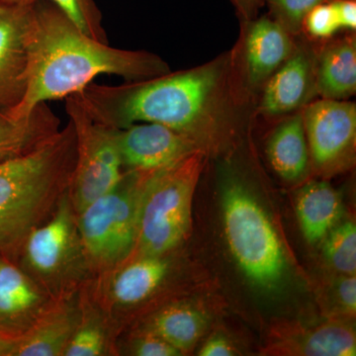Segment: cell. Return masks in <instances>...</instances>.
Masks as SVG:
<instances>
[{
    "label": "cell",
    "mask_w": 356,
    "mask_h": 356,
    "mask_svg": "<svg viewBox=\"0 0 356 356\" xmlns=\"http://www.w3.org/2000/svg\"><path fill=\"white\" fill-rule=\"evenodd\" d=\"M19 254L25 273L53 298L92 280L67 192L50 218L30 232Z\"/></svg>",
    "instance_id": "obj_7"
},
{
    "label": "cell",
    "mask_w": 356,
    "mask_h": 356,
    "mask_svg": "<svg viewBox=\"0 0 356 356\" xmlns=\"http://www.w3.org/2000/svg\"><path fill=\"white\" fill-rule=\"evenodd\" d=\"M35 0H0V113L17 107L30 76Z\"/></svg>",
    "instance_id": "obj_11"
},
{
    "label": "cell",
    "mask_w": 356,
    "mask_h": 356,
    "mask_svg": "<svg viewBox=\"0 0 356 356\" xmlns=\"http://www.w3.org/2000/svg\"><path fill=\"white\" fill-rule=\"evenodd\" d=\"M60 121L47 103L23 117L0 113V161L31 153L60 131Z\"/></svg>",
    "instance_id": "obj_18"
},
{
    "label": "cell",
    "mask_w": 356,
    "mask_h": 356,
    "mask_svg": "<svg viewBox=\"0 0 356 356\" xmlns=\"http://www.w3.org/2000/svg\"><path fill=\"white\" fill-rule=\"evenodd\" d=\"M76 159L69 121L31 153L0 161V254H19L30 232L53 214L69 191Z\"/></svg>",
    "instance_id": "obj_3"
},
{
    "label": "cell",
    "mask_w": 356,
    "mask_h": 356,
    "mask_svg": "<svg viewBox=\"0 0 356 356\" xmlns=\"http://www.w3.org/2000/svg\"><path fill=\"white\" fill-rule=\"evenodd\" d=\"M149 172L124 170L111 191L77 213V229L93 278L116 268L135 252L140 197Z\"/></svg>",
    "instance_id": "obj_6"
},
{
    "label": "cell",
    "mask_w": 356,
    "mask_h": 356,
    "mask_svg": "<svg viewBox=\"0 0 356 356\" xmlns=\"http://www.w3.org/2000/svg\"><path fill=\"white\" fill-rule=\"evenodd\" d=\"M81 288L51 299L31 329L19 337L13 356H64L81 317Z\"/></svg>",
    "instance_id": "obj_16"
},
{
    "label": "cell",
    "mask_w": 356,
    "mask_h": 356,
    "mask_svg": "<svg viewBox=\"0 0 356 356\" xmlns=\"http://www.w3.org/2000/svg\"><path fill=\"white\" fill-rule=\"evenodd\" d=\"M241 41L231 53L232 69L245 100L259 95L264 84L291 55L292 36L270 16L242 22Z\"/></svg>",
    "instance_id": "obj_10"
},
{
    "label": "cell",
    "mask_w": 356,
    "mask_h": 356,
    "mask_svg": "<svg viewBox=\"0 0 356 356\" xmlns=\"http://www.w3.org/2000/svg\"><path fill=\"white\" fill-rule=\"evenodd\" d=\"M236 355V350L226 337L213 336L204 343L199 350L201 356H232Z\"/></svg>",
    "instance_id": "obj_30"
},
{
    "label": "cell",
    "mask_w": 356,
    "mask_h": 356,
    "mask_svg": "<svg viewBox=\"0 0 356 356\" xmlns=\"http://www.w3.org/2000/svg\"><path fill=\"white\" fill-rule=\"evenodd\" d=\"M221 191L225 236L236 264L257 289H280L286 277L287 261L270 218L233 168L222 173Z\"/></svg>",
    "instance_id": "obj_4"
},
{
    "label": "cell",
    "mask_w": 356,
    "mask_h": 356,
    "mask_svg": "<svg viewBox=\"0 0 356 356\" xmlns=\"http://www.w3.org/2000/svg\"><path fill=\"white\" fill-rule=\"evenodd\" d=\"M65 111L76 133V159L69 186L76 214L118 184L124 173L117 129L95 120L76 95L67 96Z\"/></svg>",
    "instance_id": "obj_8"
},
{
    "label": "cell",
    "mask_w": 356,
    "mask_h": 356,
    "mask_svg": "<svg viewBox=\"0 0 356 356\" xmlns=\"http://www.w3.org/2000/svg\"><path fill=\"white\" fill-rule=\"evenodd\" d=\"M117 143L124 170L138 172L163 170L203 151L182 134L156 123L117 129Z\"/></svg>",
    "instance_id": "obj_13"
},
{
    "label": "cell",
    "mask_w": 356,
    "mask_h": 356,
    "mask_svg": "<svg viewBox=\"0 0 356 356\" xmlns=\"http://www.w3.org/2000/svg\"><path fill=\"white\" fill-rule=\"evenodd\" d=\"M267 159L280 177L296 182L308 175L311 166L303 115L301 111L285 116L269 137Z\"/></svg>",
    "instance_id": "obj_20"
},
{
    "label": "cell",
    "mask_w": 356,
    "mask_h": 356,
    "mask_svg": "<svg viewBox=\"0 0 356 356\" xmlns=\"http://www.w3.org/2000/svg\"><path fill=\"white\" fill-rule=\"evenodd\" d=\"M51 299L22 267L0 257V332L23 336Z\"/></svg>",
    "instance_id": "obj_15"
},
{
    "label": "cell",
    "mask_w": 356,
    "mask_h": 356,
    "mask_svg": "<svg viewBox=\"0 0 356 356\" xmlns=\"http://www.w3.org/2000/svg\"><path fill=\"white\" fill-rule=\"evenodd\" d=\"M207 325L205 315L186 303L161 307L138 329L152 332L165 339L182 355L193 350Z\"/></svg>",
    "instance_id": "obj_22"
},
{
    "label": "cell",
    "mask_w": 356,
    "mask_h": 356,
    "mask_svg": "<svg viewBox=\"0 0 356 356\" xmlns=\"http://www.w3.org/2000/svg\"><path fill=\"white\" fill-rule=\"evenodd\" d=\"M323 254L329 266L341 275H355L356 228L355 222H341L323 241Z\"/></svg>",
    "instance_id": "obj_23"
},
{
    "label": "cell",
    "mask_w": 356,
    "mask_h": 356,
    "mask_svg": "<svg viewBox=\"0 0 356 356\" xmlns=\"http://www.w3.org/2000/svg\"><path fill=\"white\" fill-rule=\"evenodd\" d=\"M206 156L205 152H196L175 165L149 173L140 197L137 245L132 255L170 254L186 238Z\"/></svg>",
    "instance_id": "obj_5"
},
{
    "label": "cell",
    "mask_w": 356,
    "mask_h": 356,
    "mask_svg": "<svg viewBox=\"0 0 356 356\" xmlns=\"http://www.w3.org/2000/svg\"><path fill=\"white\" fill-rule=\"evenodd\" d=\"M76 95L88 114L104 125L161 124L193 140L206 154L235 134L247 102L234 77L231 53L145 81L91 83Z\"/></svg>",
    "instance_id": "obj_1"
},
{
    "label": "cell",
    "mask_w": 356,
    "mask_h": 356,
    "mask_svg": "<svg viewBox=\"0 0 356 356\" xmlns=\"http://www.w3.org/2000/svg\"><path fill=\"white\" fill-rule=\"evenodd\" d=\"M356 337L343 318H331L320 324L281 321L271 327L264 355L355 356Z\"/></svg>",
    "instance_id": "obj_12"
},
{
    "label": "cell",
    "mask_w": 356,
    "mask_h": 356,
    "mask_svg": "<svg viewBox=\"0 0 356 356\" xmlns=\"http://www.w3.org/2000/svg\"><path fill=\"white\" fill-rule=\"evenodd\" d=\"M19 337L0 332V356H13Z\"/></svg>",
    "instance_id": "obj_32"
},
{
    "label": "cell",
    "mask_w": 356,
    "mask_h": 356,
    "mask_svg": "<svg viewBox=\"0 0 356 356\" xmlns=\"http://www.w3.org/2000/svg\"><path fill=\"white\" fill-rule=\"evenodd\" d=\"M170 72L159 56L91 38L55 4L35 0L29 83L22 102L9 113L26 116L42 103L79 93L102 74L140 81Z\"/></svg>",
    "instance_id": "obj_2"
},
{
    "label": "cell",
    "mask_w": 356,
    "mask_h": 356,
    "mask_svg": "<svg viewBox=\"0 0 356 356\" xmlns=\"http://www.w3.org/2000/svg\"><path fill=\"white\" fill-rule=\"evenodd\" d=\"M337 22L341 29L355 30L356 2L355 0H334L332 1Z\"/></svg>",
    "instance_id": "obj_29"
},
{
    "label": "cell",
    "mask_w": 356,
    "mask_h": 356,
    "mask_svg": "<svg viewBox=\"0 0 356 356\" xmlns=\"http://www.w3.org/2000/svg\"><path fill=\"white\" fill-rule=\"evenodd\" d=\"M339 29L332 2L314 7L304 20L303 32L313 39H331Z\"/></svg>",
    "instance_id": "obj_28"
},
{
    "label": "cell",
    "mask_w": 356,
    "mask_h": 356,
    "mask_svg": "<svg viewBox=\"0 0 356 356\" xmlns=\"http://www.w3.org/2000/svg\"><path fill=\"white\" fill-rule=\"evenodd\" d=\"M316 62L317 51L313 46L296 40L290 57L261 89L259 113L271 118L287 116L314 102L318 96Z\"/></svg>",
    "instance_id": "obj_14"
},
{
    "label": "cell",
    "mask_w": 356,
    "mask_h": 356,
    "mask_svg": "<svg viewBox=\"0 0 356 356\" xmlns=\"http://www.w3.org/2000/svg\"><path fill=\"white\" fill-rule=\"evenodd\" d=\"M119 346L123 350H118V355L126 353V355L135 356H179L180 351L173 348L172 344L165 339L152 334V332L136 329L130 334L125 344H117L116 350Z\"/></svg>",
    "instance_id": "obj_27"
},
{
    "label": "cell",
    "mask_w": 356,
    "mask_h": 356,
    "mask_svg": "<svg viewBox=\"0 0 356 356\" xmlns=\"http://www.w3.org/2000/svg\"><path fill=\"white\" fill-rule=\"evenodd\" d=\"M118 332L105 312L89 292L88 282L81 288V317L64 356L116 355Z\"/></svg>",
    "instance_id": "obj_21"
},
{
    "label": "cell",
    "mask_w": 356,
    "mask_h": 356,
    "mask_svg": "<svg viewBox=\"0 0 356 356\" xmlns=\"http://www.w3.org/2000/svg\"><path fill=\"white\" fill-rule=\"evenodd\" d=\"M91 38L108 43L102 14L95 0H49Z\"/></svg>",
    "instance_id": "obj_24"
},
{
    "label": "cell",
    "mask_w": 356,
    "mask_h": 356,
    "mask_svg": "<svg viewBox=\"0 0 356 356\" xmlns=\"http://www.w3.org/2000/svg\"><path fill=\"white\" fill-rule=\"evenodd\" d=\"M316 88L324 99L348 100L355 95V35L332 40L317 51Z\"/></svg>",
    "instance_id": "obj_17"
},
{
    "label": "cell",
    "mask_w": 356,
    "mask_h": 356,
    "mask_svg": "<svg viewBox=\"0 0 356 356\" xmlns=\"http://www.w3.org/2000/svg\"><path fill=\"white\" fill-rule=\"evenodd\" d=\"M325 303L329 304L330 318H351L356 312L355 275H341L327 287Z\"/></svg>",
    "instance_id": "obj_26"
},
{
    "label": "cell",
    "mask_w": 356,
    "mask_h": 356,
    "mask_svg": "<svg viewBox=\"0 0 356 356\" xmlns=\"http://www.w3.org/2000/svg\"><path fill=\"white\" fill-rule=\"evenodd\" d=\"M334 0H266L268 15L292 36L303 32L304 20L314 7Z\"/></svg>",
    "instance_id": "obj_25"
},
{
    "label": "cell",
    "mask_w": 356,
    "mask_h": 356,
    "mask_svg": "<svg viewBox=\"0 0 356 356\" xmlns=\"http://www.w3.org/2000/svg\"><path fill=\"white\" fill-rule=\"evenodd\" d=\"M302 115L316 173L330 177L350 170L356 154L355 103L318 98L304 107Z\"/></svg>",
    "instance_id": "obj_9"
},
{
    "label": "cell",
    "mask_w": 356,
    "mask_h": 356,
    "mask_svg": "<svg viewBox=\"0 0 356 356\" xmlns=\"http://www.w3.org/2000/svg\"><path fill=\"white\" fill-rule=\"evenodd\" d=\"M296 212L302 233L310 245H318L343 219V200L325 180H311L296 195Z\"/></svg>",
    "instance_id": "obj_19"
},
{
    "label": "cell",
    "mask_w": 356,
    "mask_h": 356,
    "mask_svg": "<svg viewBox=\"0 0 356 356\" xmlns=\"http://www.w3.org/2000/svg\"><path fill=\"white\" fill-rule=\"evenodd\" d=\"M229 1L235 6L242 22H245L257 17L259 9L264 6L266 0H229Z\"/></svg>",
    "instance_id": "obj_31"
}]
</instances>
